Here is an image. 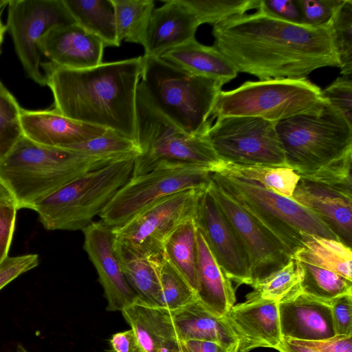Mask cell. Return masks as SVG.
I'll use <instances>...</instances> for the list:
<instances>
[{
  "label": "cell",
  "instance_id": "cell-1",
  "mask_svg": "<svg viewBox=\"0 0 352 352\" xmlns=\"http://www.w3.org/2000/svg\"><path fill=\"white\" fill-rule=\"evenodd\" d=\"M214 47L237 72L260 80L302 79L340 67L329 28L298 25L259 11L213 25Z\"/></svg>",
  "mask_w": 352,
  "mask_h": 352
},
{
  "label": "cell",
  "instance_id": "cell-2",
  "mask_svg": "<svg viewBox=\"0 0 352 352\" xmlns=\"http://www.w3.org/2000/svg\"><path fill=\"white\" fill-rule=\"evenodd\" d=\"M142 57L70 69L41 63L54 109L72 120L136 141L135 105Z\"/></svg>",
  "mask_w": 352,
  "mask_h": 352
},
{
  "label": "cell",
  "instance_id": "cell-3",
  "mask_svg": "<svg viewBox=\"0 0 352 352\" xmlns=\"http://www.w3.org/2000/svg\"><path fill=\"white\" fill-rule=\"evenodd\" d=\"M287 166L301 178L351 182L352 125L327 102L318 111L277 122Z\"/></svg>",
  "mask_w": 352,
  "mask_h": 352
},
{
  "label": "cell",
  "instance_id": "cell-4",
  "mask_svg": "<svg viewBox=\"0 0 352 352\" xmlns=\"http://www.w3.org/2000/svg\"><path fill=\"white\" fill-rule=\"evenodd\" d=\"M116 160L43 146L23 135L0 162V180L12 195L18 210L32 209L72 180Z\"/></svg>",
  "mask_w": 352,
  "mask_h": 352
},
{
  "label": "cell",
  "instance_id": "cell-5",
  "mask_svg": "<svg viewBox=\"0 0 352 352\" xmlns=\"http://www.w3.org/2000/svg\"><path fill=\"white\" fill-rule=\"evenodd\" d=\"M140 84L166 116L191 135H204L223 85L159 57L143 56Z\"/></svg>",
  "mask_w": 352,
  "mask_h": 352
},
{
  "label": "cell",
  "instance_id": "cell-6",
  "mask_svg": "<svg viewBox=\"0 0 352 352\" xmlns=\"http://www.w3.org/2000/svg\"><path fill=\"white\" fill-rule=\"evenodd\" d=\"M137 155L117 159L72 180L36 204L47 230H83L133 176Z\"/></svg>",
  "mask_w": 352,
  "mask_h": 352
},
{
  "label": "cell",
  "instance_id": "cell-7",
  "mask_svg": "<svg viewBox=\"0 0 352 352\" xmlns=\"http://www.w3.org/2000/svg\"><path fill=\"white\" fill-rule=\"evenodd\" d=\"M135 132L141 153L135 159L132 177L163 162L204 166L212 173L221 162L206 133L191 135L183 130L153 102L140 82L136 94Z\"/></svg>",
  "mask_w": 352,
  "mask_h": 352
},
{
  "label": "cell",
  "instance_id": "cell-8",
  "mask_svg": "<svg viewBox=\"0 0 352 352\" xmlns=\"http://www.w3.org/2000/svg\"><path fill=\"white\" fill-rule=\"evenodd\" d=\"M211 179L270 231L292 255L302 245L303 234L339 240L314 212L292 198L221 173Z\"/></svg>",
  "mask_w": 352,
  "mask_h": 352
},
{
  "label": "cell",
  "instance_id": "cell-9",
  "mask_svg": "<svg viewBox=\"0 0 352 352\" xmlns=\"http://www.w3.org/2000/svg\"><path fill=\"white\" fill-rule=\"evenodd\" d=\"M321 90L306 78L247 81L228 91H221L211 120L225 116H252L276 123L294 116L321 109Z\"/></svg>",
  "mask_w": 352,
  "mask_h": 352
},
{
  "label": "cell",
  "instance_id": "cell-10",
  "mask_svg": "<svg viewBox=\"0 0 352 352\" xmlns=\"http://www.w3.org/2000/svg\"><path fill=\"white\" fill-rule=\"evenodd\" d=\"M209 168L163 162L146 173L132 177L99 214L111 228L119 227L155 201L190 189H205L210 182Z\"/></svg>",
  "mask_w": 352,
  "mask_h": 352
},
{
  "label": "cell",
  "instance_id": "cell-11",
  "mask_svg": "<svg viewBox=\"0 0 352 352\" xmlns=\"http://www.w3.org/2000/svg\"><path fill=\"white\" fill-rule=\"evenodd\" d=\"M275 124L257 117L225 116L217 118L206 135L223 162L287 167Z\"/></svg>",
  "mask_w": 352,
  "mask_h": 352
},
{
  "label": "cell",
  "instance_id": "cell-12",
  "mask_svg": "<svg viewBox=\"0 0 352 352\" xmlns=\"http://www.w3.org/2000/svg\"><path fill=\"white\" fill-rule=\"evenodd\" d=\"M204 189H190L165 197L124 224L112 228L115 241L147 256L163 252L166 239L182 223L195 219Z\"/></svg>",
  "mask_w": 352,
  "mask_h": 352
},
{
  "label": "cell",
  "instance_id": "cell-13",
  "mask_svg": "<svg viewBox=\"0 0 352 352\" xmlns=\"http://www.w3.org/2000/svg\"><path fill=\"white\" fill-rule=\"evenodd\" d=\"M7 30L28 77L45 86L38 43L49 30L76 23L63 0H10Z\"/></svg>",
  "mask_w": 352,
  "mask_h": 352
},
{
  "label": "cell",
  "instance_id": "cell-14",
  "mask_svg": "<svg viewBox=\"0 0 352 352\" xmlns=\"http://www.w3.org/2000/svg\"><path fill=\"white\" fill-rule=\"evenodd\" d=\"M208 190L248 254L252 283L265 278L287 263L290 254L270 231L212 179Z\"/></svg>",
  "mask_w": 352,
  "mask_h": 352
},
{
  "label": "cell",
  "instance_id": "cell-15",
  "mask_svg": "<svg viewBox=\"0 0 352 352\" xmlns=\"http://www.w3.org/2000/svg\"><path fill=\"white\" fill-rule=\"evenodd\" d=\"M194 219L226 276L239 285H250L252 279L248 254L208 187L199 196Z\"/></svg>",
  "mask_w": 352,
  "mask_h": 352
},
{
  "label": "cell",
  "instance_id": "cell-16",
  "mask_svg": "<svg viewBox=\"0 0 352 352\" xmlns=\"http://www.w3.org/2000/svg\"><path fill=\"white\" fill-rule=\"evenodd\" d=\"M83 248L95 267L107 300V310L122 311L138 298L128 283L114 250L113 229L101 221L86 227Z\"/></svg>",
  "mask_w": 352,
  "mask_h": 352
},
{
  "label": "cell",
  "instance_id": "cell-17",
  "mask_svg": "<svg viewBox=\"0 0 352 352\" xmlns=\"http://www.w3.org/2000/svg\"><path fill=\"white\" fill-rule=\"evenodd\" d=\"M352 184L300 179L292 197L322 220L339 241L352 245Z\"/></svg>",
  "mask_w": 352,
  "mask_h": 352
},
{
  "label": "cell",
  "instance_id": "cell-18",
  "mask_svg": "<svg viewBox=\"0 0 352 352\" xmlns=\"http://www.w3.org/2000/svg\"><path fill=\"white\" fill-rule=\"evenodd\" d=\"M223 318L239 340V352L276 349L283 340L278 302L247 294L244 302L234 305Z\"/></svg>",
  "mask_w": 352,
  "mask_h": 352
},
{
  "label": "cell",
  "instance_id": "cell-19",
  "mask_svg": "<svg viewBox=\"0 0 352 352\" xmlns=\"http://www.w3.org/2000/svg\"><path fill=\"white\" fill-rule=\"evenodd\" d=\"M103 42L76 23L58 26L40 38V54L55 65L70 69H82L102 63Z\"/></svg>",
  "mask_w": 352,
  "mask_h": 352
},
{
  "label": "cell",
  "instance_id": "cell-20",
  "mask_svg": "<svg viewBox=\"0 0 352 352\" xmlns=\"http://www.w3.org/2000/svg\"><path fill=\"white\" fill-rule=\"evenodd\" d=\"M200 23L184 0H167L154 9L142 45L144 55L160 57L165 52L195 39Z\"/></svg>",
  "mask_w": 352,
  "mask_h": 352
},
{
  "label": "cell",
  "instance_id": "cell-21",
  "mask_svg": "<svg viewBox=\"0 0 352 352\" xmlns=\"http://www.w3.org/2000/svg\"><path fill=\"white\" fill-rule=\"evenodd\" d=\"M283 338L316 341L336 335L329 300L305 293L278 303Z\"/></svg>",
  "mask_w": 352,
  "mask_h": 352
},
{
  "label": "cell",
  "instance_id": "cell-22",
  "mask_svg": "<svg viewBox=\"0 0 352 352\" xmlns=\"http://www.w3.org/2000/svg\"><path fill=\"white\" fill-rule=\"evenodd\" d=\"M23 135L45 146L63 148L103 135L109 129L68 118L53 109H21Z\"/></svg>",
  "mask_w": 352,
  "mask_h": 352
},
{
  "label": "cell",
  "instance_id": "cell-23",
  "mask_svg": "<svg viewBox=\"0 0 352 352\" xmlns=\"http://www.w3.org/2000/svg\"><path fill=\"white\" fill-rule=\"evenodd\" d=\"M122 313L134 332L140 352H183L170 311L138 298Z\"/></svg>",
  "mask_w": 352,
  "mask_h": 352
},
{
  "label": "cell",
  "instance_id": "cell-24",
  "mask_svg": "<svg viewBox=\"0 0 352 352\" xmlns=\"http://www.w3.org/2000/svg\"><path fill=\"white\" fill-rule=\"evenodd\" d=\"M196 273L197 299L215 316H224L234 305L235 291L198 229Z\"/></svg>",
  "mask_w": 352,
  "mask_h": 352
},
{
  "label": "cell",
  "instance_id": "cell-25",
  "mask_svg": "<svg viewBox=\"0 0 352 352\" xmlns=\"http://www.w3.org/2000/svg\"><path fill=\"white\" fill-rule=\"evenodd\" d=\"M160 58L191 74L214 79L222 85L237 76L232 63L214 46L193 39L175 47Z\"/></svg>",
  "mask_w": 352,
  "mask_h": 352
},
{
  "label": "cell",
  "instance_id": "cell-26",
  "mask_svg": "<svg viewBox=\"0 0 352 352\" xmlns=\"http://www.w3.org/2000/svg\"><path fill=\"white\" fill-rule=\"evenodd\" d=\"M171 312L181 341L206 340L226 345L239 343L223 318L213 314L198 299Z\"/></svg>",
  "mask_w": 352,
  "mask_h": 352
},
{
  "label": "cell",
  "instance_id": "cell-27",
  "mask_svg": "<svg viewBox=\"0 0 352 352\" xmlns=\"http://www.w3.org/2000/svg\"><path fill=\"white\" fill-rule=\"evenodd\" d=\"M113 247L124 276L138 298L151 305L162 307L160 285L150 257L115 239Z\"/></svg>",
  "mask_w": 352,
  "mask_h": 352
},
{
  "label": "cell",
  "instance_id": "cell-28",
  "mask_svg": "<svg viewBox=\"0 0 352 352\" xmlns=\"http://www.w3.org/2000/svg\"><path fill=\"white\" fill-rule=\"evenodd\" d=\"M76 23L98 37L105 47H118L111 0H63Z\"/></svg>",
  "mask_w": 352,
  "mask_h": 352
},
{
  "label": "cell",
  "instance_id": "cell-29",
  "mask_svg": "<svg viewBox=\"0 0 352 352\" xmlns=\"http://www.w3.org/2000/svg\"><path fill=\"white\" fill-rule=\"evenodd\" d=\"M212 173H221L238 179L254 182L274 192L292 198L300 179L289 167L244 166L221 162Z\"/></svg>",
  "mask_w": 352,
  "mask_h": 352
},
{
  "label": "cell",
  "instance_id": "cell-30",
  "mask_svg": "<svg viewBox=\"0 0 352 352\" xmlns=\"http://www.w3.org/2000/svg\"><path fill=\"white\" fill-rule=\"evenodd\" d=\"M197 228L194 219L180 224L164 243L163 253L197 294Z\"/></svg>",
  "mask_w": 352,
  "mask_h": 352
},
{
  "label": "cell",
  "instance_id": "cell-31",
  "mask_svg": "<svg viewBox=\"0 0 352 352\" xmlns=\"http://www.w3.org/2000/svg\"><path fill=\"white\" fill-rule=\"evenodd\" d=\"M302 270L290 256L287 263L265 278L252 283L253 291L248 295L263 300L281 302L301 294Z\"/></svg>",
  "mask_w": 352,
  "mask_h": 352
},
{
  "label": "cell",
  "instance_id": "cell-32",
  "mask_svg": "<svg viewBox=\"0 0 352 352\" xmlns=\"http://www.w3.org/2000/svg\"><path fill=\"white\" fill-rule=\"evenodd\" d=\"M115 12L117 36L122 41L142 44L155 9L153 0H111Z\"/></svg>",
  "mask_w": 352,
  "mask_h": 352
},
{
  "label": "cell",
  "instance_id": "cell-33",
  "mask_svg": "<svg viewBox=\"0 0 352 352\" xmlns=\"http://www.w3.org/2000/svg\"><path fill=\"white\" fill-rule=\"evenodd\" d=\"M149 257L158 276L163 308L174 311L197 299L195 290L163 252Z\"/></svg>",
  "mask_w": 352,
  "mask_h": 352
},
{
  "label": "cell",
  "instance_id": "cell-34",
  "mask_svg": "<svg viewBox=\"0 0 352 352\" xmlns=\"http://www.w3.org/2000/svg\"><path fill=\"white\" fill-rule=\"evenodd\" d=\"M296 261L302 270V293L324 300L352 294V280L327 267Z\"/></svg>",
  "mask_w": 352,
  "mask_h": 352
},
{
  "label": "cell",
  "instance_id": "cell-35",
  "mask_svg": "<svg viewBox=\"0 0 352 352\" xmlns=\"http://www.w3.org/2000/svg\"><path fill=\"white\" fill-rule=\"evenodd\" d=\"M62 148L88 156L112 159L131 155L139 156L141 153L136 141L112 130H107L102 135Z\"/></svg>",
  "mask_w": 352,
  "mask_h": 352
},
{
  "label": "cell",
  "instance_id": "cell-36",
  "mask_svg": "<svg viewBox=\"0 0 352 352\" xmlns=\"http://www.w3.org/2000/svg\"><path fill=\"white\" fill-rule=\"evenodd\" d=\"M343 76L352 73V1L342 0L329 25Z\"/></svg>",
  "mask_w": 352,
  "mask_h": 352
},
{
  "label": "cell",
  "instance_id": "cell-37",
  "mask_svg": "<svg viewBox=\"0 0 352 352\" xmlns=\"http://www.w3.org/2000/svg\"><path fill=\"white\" fill-rule=\"evenodd\" d=\"M260 0H184L197 16L200 25L216 24L248 10L256 9Z\"/></svg>",
  "mask_w": 352,
  "mask_h": 352
},
{
  "label": "cell",
  "instance_id": "cell-38",
  "mask_svg": "<svg viewBox=\"0 0 352 352\" xmlns=\"http://www.w3.org/2000/svg\"><path fill=\"white\" fill-rule=\"evenodd\" d=\"M16 99L8 91H0V162L23 136L21 111Z\"/></svg>",
  "mask_w": 352,
  "mask_h": 352
},
{
  "label": "cell",
  "instance_id": "cell-39",
  "mask_svg": "<svg viewBox=\"0 0 352 352\" xmlns=\"http://www.w3.org/2000/svg\"><path fill=\"white\" fill-rule=\"evenodd\" d=\"M322 98L338 110L352 125V81L351 77L338 78L321 90Z\"/></svg>",
  "mask_w": 352,
  "mask_h": 352
},
{
  "label": "cell",
  "instance_id": "cell-40",
  "mask_svg": "<svg viewBox=\"0 0 352 352\" xmlns=\"http://www.w3.org/2000/svg\"><path fill=\"white\" fill-rule=\"evenodd\" d=\"M302 24L316 28H329L342 0H298Z\"/></svg>",
  "mask_w": 352,
  "mask_h": 352
},
{
  "label": "cell",
  "instance_id": "cell-41",
  "mask_svg": "<svg viewBox=\"0 0 352 352\" xmlns=\"http://www.w3.org/2000/svg\"><path fill=\"white\" fill-rule=\"evenodd\" d=\"M39 263L38 255L28 254L7 256L0 261V290L21 274L36 267Z\"/></svg>",
  "mask_w": 352,
  "mask_h": 352
},
{
  "label": "cell",
  "instance_id": "cell-42",
  "mask_svg": "<svg viewBox=\"0 0 352 352\" xmlns=\"http://www.w3.org/2000/svg\"><path fill=\"white\" fill-rule=\"evenodd\" d=\"M257 11L295 24H302L298 0H260Z\"/></svg>",
  "mask_w": 352,
  "mask_h": 352
},
{
  "label": "cell",
  "instance_id": "cell-43",
  "mask_svg": "<svg viewBox=\"0 0 352 352\" xmlns=\"http://www.w3.org/2000/svg\"><path fill=\"white\" fill-rule=\"evenodd\" d=\"M336 335L352 336V294L329 300Z\"/></svg>",
  "mask_w": 352,
  "mask_h": 352
},
{
  "label": "cell",
  "instance_id": "cell-44",
  "mask_svg": "<svg viewBox=\"0 0 352 352\" xmlns=\"http://www.w3.org/2000/svg\"><path fill=\"white\" fill-rule=\"evenodd\" d=\"M17 210L15 204H0V261L8 256Z\"/></svg>",
  "mask_w": 352,
  "mask_h": 352
},
{
  "label": "cell",
  "instance_id": "cell-45",
  "mask_svg": "<svg viewBox=\"0 0 352 352\" xmlns=\"http://www.w3.org/2000/svg\"><path fill=\"white\" fill-rule=\"evenodd\" d=\"M285 340L292 344L309 347L319 352H352V336L335 335L316 341Z\"/></svg>",
  "mask_w": 352,
  "mask_h": 352
},
{
  "label": "cell",
  "instance_id": "cell-46",
  "mask_svg": "<svg viewBox=\"0 0 352 352\" xmlns=\"http://www.w3.org/2000/svg\"><path fill=\"white\" fill-rule=\"evenodd\" d=\"M183 352H239V343L226 345L206 340H187L181 341Z\"/></svg>",
  "mask_w": 352,
  "mask_h": 352
},
{
  "label": "cell",
  "instance_id": "cell-47",
  "mask_svg": "<svg viewBox=\"0 0 352 352\" xmlns=\"http://www.w3.org/2000/svg\"><path fill=\"white\" fill-rule=\"evenodd\" d=\"M109 342L113 352H140L135 336L131 329L113 334Z\"/></svg>",
  "mask_w": 352,
  "mask_h": 352
},
{
  "label": "cell",
  "instance_id": "cell-48",
  "mask_svg": "<svg viewBox=\"0 0 352 352\" xmlns=\"http://www.w3.org/2000/svg\"><path fill=\"white\" fill-rule=\"evenodd\" d=\"M276 350L279 352H319L309 347L292 344L284 338Z\"/></svg>",
  "mask_w": 352,
  "mask_h": 352
},
{
  "label": "cell",
  "instance_id": "cell-49",
  "mask_svg": "<svg viewBox=\"0 0 352 352\" xmlns=\"http://www.w3.org/2000/svg\"><path fill=\"white\" fill-rule=\"evenodd\" d=\"M0 204H15L14 199L7 188V187L3 184V183L0 180Z\"/></svg>",
  "mask_w": 352,
  "mask_h": 352
},
{
  "label": "cell",
  "instance_id": "cell-50",
  "mask_svg": "<svg viewBox=\"0 0 352 352\" xmlns=\"http://www.w3.org/2000/svg\"><path fill=\"white\" fill-rule=\"evenodd\" d=\"M8 1H9L0 0V9L5 5L8 4ZM6 31H7V27H6V25H5L2 23L1 21V17H0V47L3 43V36H4L5 32Z\"/></svg>",
  "mask_w": 352,
  "mask_h": 352
},
{
  "label": "cell",
  "instance_id": "cell-51",
  "mask_svg": "<svg viewBox=\"0 0 352 352\" xmlns=\"http://www.w3.org/2000/svg\"><path fill=\"white\" fill-rule=\"evenodd\" d=\"M15 352H29L23 346L18 345L16 351Z\"/></svg>",
  "mask_w": 352,
  "mask_h": 352
},
{
  "label": "cell",
  "instance_id": "cell-52",
  "mask_svg": "<svg viewBox=\"0 0 352 352\" xmlns=\"http://www.w3.org/2000/svg\"><path fill=\"white\" fill-rule=\"evenodd\" d=\"M1 53V47H0V54ZM7 88L3 85L1 80H0V91H7Z\"/></svg>",
  "mask_w": 352,
  "mask_h": 352
}]
</instances>
